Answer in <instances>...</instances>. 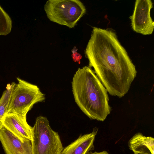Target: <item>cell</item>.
I'll list each match as a JSON object with an SVG mask.
<instances>
[{"mask_svg":"<svg viewBox=\"0 0 154 154\" xmlns=\"http://www.w3.org/2000/svg\"><path fill=\"white\" fill-rule=\"evenodd\" d=\"M12 28L11 17L0 5V35L9 34Z\"/></svg>","mask_w":154,"mask_h":154,"instance_id":"12","label":"cell"},{"mask_svg":"<svg viewBox=\"0 0 154 154\" xmlns=\"http://www.w3.org/2000/svg\"><path fill=\"white\" fill-rule=\"evenodd\" d=\"M44 9L50 20L70 28L75 26L86 10L79 0H48Z\"/></svg>","mask_w":154,"mask_h":154,"instance_id":"5","label":"cell"},{"mask_svg":"<svg viewBox=\"0 0 154 154\" xmlns=\"http://www.w3.org/2000/svg\"><path fill=\"white\" fill-rule=\"evenodd\" d=\"M32 154H60L63 149L59 135L45 117L39 116L31 131Z\"/></svg>","mask_w":154,"mask_h":154,"instance_id":"3","label":"cell"},{"mask_svg":"<svg viewBox=\"0 0 154 154\" xmlns=\"http://www.w3.org/2000/svg\"><path fill=\"white\" fill-rule=\"evenodd\" d=\"M2 122L4 126L22 141L31 140L32 127L27 123L26 116L6 113Z\"/></svg>","mask_w":154,"mask_h":154,"instance_id":"8","label":"cell"},{"mask_svg":"<svg viewBox=\"0 0 154 154\" xmlns=\"http://www.w3.org/2000/svg\"><path fill=\"white\" fill-rule=\"evenodd\" d=\"M128 146L134 154H154V139L137 132L129 140Z\"/></svg>","mask_w":154,"mask_h":154,"instance_id":"10","label":"cell"},{"mask_svg":"<svg viewBox=\"0 0 154 154\" xmlns=\"http://www.w3.org/2000/svg\"><path fill=\"white\" fill-rule=\"evenodd\" d=\"M98 128L95 127L89 134L82 135L63 148L60 154H87L94 149V142Z\"/></svg>","mask_w":154,"mask_h":154,"instance_id":"9","label":"cell"},{"mask_svg":"<svg viewBox=\"0 0 154 154\" xmlns=\"http://www.w3.org/2000/svg\"><path fill=\"white\" fill-rule=\"evenodd\" d=\"M153 7L151 0H136L132 15L130 17L131 26L135 32L143 35L152 33L154 22L150 15Z\"/></svg>","mask_w":154,"mask_h":154,"instance_id":"6","label":"cell"},{"mask_svg":"<svg viewBox=\"0 0 154 154\" xmlns=\"http://www.w3.org/2000/svg\"><path fill=\"white\" fill-rule=\"evenodd\" d=\"M85 54L110 95L121 97L128 93L137 72L114 31L94 27Z\"/></svg>","mask_w":154,"mask_h":154,"instance_id":"1","label":"cell"},{"mask_svg":"<svg viewBox=\"0 0 154 154\" xmlns=\"http://www.w3.org/2000/svg\"><path fill=\"white\" fill-rule=\"evenodd\" d=\"M15 83L13 82L8 84L6 89L3 92L0 98V131L3 126L2 120L7 112L11 93Z\"/></svg>","mask_w":154,"mask_h":154,"instance_id":"11","label":"cell"},{"mask_svg":"<svg viewBox=\"0 0 154 154\" xmlns=\"http://www.w3.org/2000/svg\"><path fill=\"white\" fill-rule=\"evenodd\" d=\"M0 141L6 154H32L31 140L22 141L3 126L0 131Z\"/></svg>","mask_w":154,"mask_h":154,"instance_id":"7","label":"cell"},{"mask_svg":"<svg viewBox=\"0 0 154 154\" xmlns=\"http://www.w3.org/2000/svg\"><path fill=\"white\" fill-rule=\"evenodd\" d=\"M87 154H109V153L106 151H103L100 152L95 151L94 152L90 151Z\"/></svg>","mask_w":154,"mask_h":154,"instance_id":"14","label":"cell"},{"mask_svg":"<svg viewBox=\"0 0 154 154\" xmlns=\"http://www.w3.org/2000/svg\"><path fill=\"white\" fill-rule=\"evenodd\" d=\"M72 85L75 100L82 112L91 120L103 121L111 111L107 91L91 67L79 68Z\"/></svg>","mask_w":154,"mask_h":154,"instance_id":"2","label":"cell"},{"mask_svg":"<svg viewBox=\"0 0 154 154\" xmlns=\"http://www.w3.org/2000/svg\"><path fill=\"white\" fill-rule=\"evenodd\" d=\"M17 79L18 83L13 87L6 113L26 116L35 104L45 100V95L37 85L19 77Z\"/></svg>","mask_w":154,"mask_h":154,"instance_id":"4","label":"cell"},{"mask_svg":"<svg viewBox=\"0 0 154 154\" xmlns=\"http://www.w3.org/2000/svg\"><path fill=\"white\" fill-rule=\"evenodd\" d=\"M72 55L73 60L75 62H77L79 64L80 63V60L82 57L81 54L77 52L75 48L72 51Z\"/></svg>","mask_w":154,"mask_h":154,"instance_id":"13","label":"cell"}]
</instances>
